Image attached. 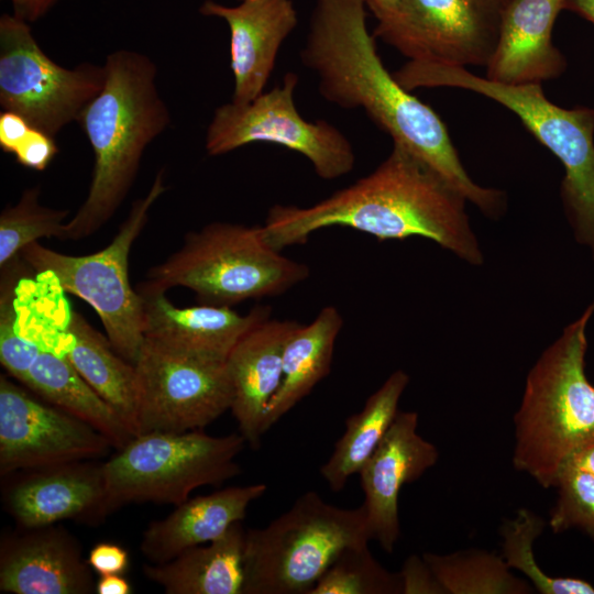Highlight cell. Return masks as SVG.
<instances>
[{"instance_id":"obj_1","label":"cell","mask_w":594,"mask_h":594,"mask_svg":"<svg viewBox=\"0 0 594 594\" xmlns=\"http://www.w3.org/2000/svg\"><path fill=\"white\" fill-rule=\"evenodd\" d=\"M375 38L367 30L363 0H316L300 61L316 74L324 100L363 110L393 144L425 162L486 217H497L505 193L469 176L444 122L386 69Z\"/></svg>"},{"instance_id":"obj_2","label":"cell","mask_w":594,"mask_h":594,"mask_svg":"<svg viewBox=\"0 0 594 594\" xmlns=\"http://www.w3.org/2000/svg\"><path fill=\"white\" fill-rule=\"evenodd\" d=\"M468 200L406 148L393 144L369 175L309 207L275 205L262 231L277 251L311 233L344 227L381 241L429 239L472 265L484 262L465 211Z\"/></svg>"},{"instance_id":"obj_3","label":"cell","mask_w":594,"mask_h":594,"mask_svg":"<svg viewBox=\"0 0 594 594\" xmlns=\"http://www.w3.org/2000/svg\"><path fill=\"white\" fill-rule=\"evenodd\" d=\"M106 81L77 122L94 154L89 190L65 223L63 240H80L101 229L129 194L146 147L170 123L157 88V67L145 54L118 50L105 62Z\"/></svg>"},{"instance_id":"obj_4","label":"cell","mask_w":594,"mask_h":594,"mask_svg":"<svg viewBox=\"0 0 594 594\" xmlns=\"http://www.w3.org/2000/svg\"><path fill=\"white\" fill-rule=\"evenodd\" d=\"M593 314L594 300L541 353L514 417L513 464L544 488L556 487L563 465L594 441V385L585 374Z\"/></svg>"},{"instance_id":"obj_5","label":"cell","mask_w":594,"mask_h":594,"mask_svg":"<svg viewBox=\"0 0 594 594\" xmlns=\"http://www.w3.org/2000/svg\"><path fill=\"white\" fill-rule=\"evenodd\" d=\"M406 90L449 87L484 96L515 113L563 165L561 199L576 242L594 260V108H562L541 85H507L466 67L407 61L394 74Z\"/></svg>"},{"instance_id":"obj_6","label":"cell","mask_w":594,"mask_h":594,"mask_svg":"<svg viewBox=\"0 0 594 594\" xmlns=\"http://www.w3.org/2000/svg\"><path fill=\"white\" fill-rule=\"evenodd\" d=\"M309 274L305 263L266 242L262 226L212 222L186 234L182 248L152 267L141 285L165 293L180 286L199 304L231 307L279 296Z\"/></svg>"},{"instance_id":"obj_7","label":"cell","mask_w":594,"mask_h":594,"mask_svg":"<svg viewBox=\"0 0 594 594\" xmlns=\"http://www.w3.org/2000/svg\"><path fill=\"white\" fill-rule=\"evenodd\" d=\"M370 540L363 505L306 492L267 526L246 529L242 594H308L343 549Z\"/></svg>"},{"instance_id":"obj_8","label":"cell","mask_w":594,"mask_h":594,"mask_svg":"<svg viewBox=\"0 0 594 594\" xmlns=\"http://www.w3.org/2000/svg\"><path fill=\"white\" fill-rule=\"evenodd\" d=\"M246 441L238 431L209 436L201 430L135 436L100 464L110 512L132 503L177 506L196 488L238 476L235 461Z\"/></svg>"},{"instance_id":"obj_9","label":"cell","mask_w":594,"mask_h":594,"mask_svg":"<svg viewBox=\"0 0 594 594\" xmlns=\"http://www.w3.org/2000/svg\"><path fill=\"white\" fill-rule=\"evenodd\" d=\"M161 169L145 196L133 201L112 241L87 255H68L34 242L20 257L32 271L52 275L66 293L97 312L116 352L134 365L144 343L142 297L130 283L129 255L152 206L166 191Z\"/></svg>"},{"instance_id":"obj_10","label":"cell","mask_w":594,"mask_h":594,"mask_svg":"<svg viewBox=\"0 0 594 594\" xmlns=\"http://www.w3.org/2000/svg\"><path fill=\"white\" fill-rule=\"evenodd\" d=\"M106 81L105 65L82 63L65 68L37 44L30 23L16 15L0 18V106L22 116L55 138L77 121Z\"/></svg>"},{"instance_id":"obj_11","label":"cell","mask_w":594,"mask_h":594,"mask_svg":"<svg viewBox=\"0 0 594 594\" xmlns=\"http://www.w3.org/2000/svg\"><path fill=\"white\" fill-rule=\"evenodd\" d=\"M298 76L287 73L279 86L254 100L218 107L207 127L205 148L219 156L255 142L284 146L305 156L322 179L349 174L355 164L350 140L326 120L307 121L295 105Z\"/></svg>"},{"instance_id":"obj_12","label":"cell","mask_w":594,"mask_h":594,"mask_svg":"<svg viewBox=\"0 0 594 594\" xmlns=\"http://www.w3.org/2000/svg\"><path fill=\"white\" fill-rule=\"evenodd\" d=\"M134 369L136 436L201 430L231 409L227 360L174 352L144 339Z\"/></svg>"},{"instance_id":"obj_13","label":"cell","mask_w":594,"mask_h":594,"mask_svg":"<svg viewBox=\"0 0 594 594\" xmlns=\"http://www.w3.org/2000/svg\"><path fill=\"white\" fill-rule=\"evenodd\" d=\"M113 448L92 426L0 377V474L105 457Z\"/></svg>"},{"instance_id":"obj_14","label":"cell","mask_w":594,"mask_h":594,"mask_svg":"<svg viewBox=\"0 0 594 594\" xmlns=\"http://www.w3.org/2000/svg\"><path fill=\"white\" fill-rule=\"evenodd\" d=\"M408 61L486 66L507 0H405Z\"/></svg>"},{"instance_id":"obj_15","label":"cell","mask_w":594,"mask_h":594,"mask_svg":"<svg viewBox=\"0 0 594 594\" xmlns=\"http://www.w3.org/2000/svg\"><path fill=\"white\" fill-rule=\"evenodd\" d=\"M418 414L398 411L382 441L359 471L363 507L372 540L387 553L400 535L398 496L402 487L432 468L439 451L417 431Z\"/></svg>"},{"instance_id":"obj_16","label":"cell","mask_w":594,"mask_h":594,"mask_svg":"<svg viewBox=\"0 0 594 594\" xmlns=\"http://www.w3.org/2000/svg\"><path fill=\"white\" fill-rule=\"evenodd\" d=\"M199 13L223 20L230 30L231 101L244 105L261 94L284 41L298 24L292 0H242L230 7L205 0Z\"/></svg>"},{"instance_id":"obj_17","label":"cell","mask_w":594,"mask_h":594,"mask_svg":"<svg viewBox=\"0 0 594 594\" xmlns=\"http://www.w3.org/2000/svg\"><path fill=\"white\" fill-rule=\"evenodd\" d=\"M144 339L167 350L226 361L239 340L271 317L268 306H256L242 315L229 306L199 304L177 307L165 292L142 285Z\"/></svg>"},{"instance_id":"obj_18","label":"cell","mask_w":594,"mask_h":594,"mask_svg":"<svg viewBox=\"0 0 594 594\" xmlns=\"http://www.w3.org/2000/svg\"><path fill=\"white\" fill-rule=\"evenodd\" d=\"M77 539L62 526L28 529L0 547V591L11 594H90L96 582Z\"/></svg>"},{"instance_id":"obj_19","label":"cell","mask_w":594,"mask_h":594,"mask_svg":"<svg viewBox=\"0 0 594 594\" xmlns=\"http://www.w3.org/2000/svg\"><path fill=\"white\" fill-rule=\"evenodd\" d=\"M564 0H507L485 77L507 85H541L563 74L566 62L552 32Z\"/></svg>"},{"instance_id":"obj_20","label":"cell","mask_w":594,"mask_h":594,"mask_svg":"<svg viewBox=\"0 0 594 594\" xmlns=\"http://www.w3.org/2000/svg\"><path fill=\"white\" fill-rule=\"evenodd\" d=\"M7 506L25 529L67 519L94 524L111 513L101 466L86 461L33 470L10 488Z\"/></svg>"},{"instance_id":"obj_21","label":"cell","mask_w":594,"mask_h":594,"mask_svg":"<svg viewBox=\"0 0 594 594\" xmlns=\"http://www.w3.org/2000/svg\"><path fill=\"white\" fill-rule=\"evenodd\" d=\"M299 324L270 317L250 329L227 358L233 387L230 410L253 449L261 446L264 411L282 383L286 342Z\"/></svg>"},{"instance_id":"obj_22","label":"cell","mask_w":594,"mask_h":594,"mask_svg":"<svg viewBox=\"0 0 594 594\" xmlns=\"http://www.w3.org/2000/svg\"><path fill=\"white\" fill-rule=\"evenodd\" d=\"M266 490L264 483L229 486L186 499L146 527L140 543L142 554L151 563H164L188 548L221 537L245 518L249 505Z\"/></svg>"},{"instance_id":"obj_23","label":"cell","mask_w":594,"mask_h":594,"mask_svg":"<svg viewBox=\"0 0 594 594\" xmlns=\"http://www.w3.org/2000/svg\"><path fill=\"white\" fill-rule=\"evenodd\" d=\"M56 349L85 382L124 420L136 436V374L108 338L78 312H70L57 333Z\"/></svg>"},{"instance_id":"obj_24","label":"cell","mask_w":594,"mask_h":594,"mask_svg":"<svg viewBox=\"0 0 594 594\" xmlns=\"http://www.w3.org/2000/svg\"><path fill=\"white\" fill-rule=\"evenodd\" d=\"M245 531L242 521L235 522L210 542L145 564L143 573L167 594H242Z\"/></svg>"},{"instance_id":"obj_25","label":"cell","mask_w":594,"mask_h":594,"mask_svg":"<svg viewBox=\"0 0 594 594\" xmlns=\"http://www.w3.org/2000/svg\"><path fill=\"white\" fill-rule=\"evenodd\" d=\"M342 326L340 311L326 306L310 323H300L289 337L283 354L282 383L264 411L263 433L329 375Z\"/></svg>"},{"instance_id":"obj_26","label":"cell","mask_w":594,"mask_h":594,"mask_svg":"<svg viewBox=\"0 0 594 594\" xmlns=\"http://www.w3.org/2000/svg\"><path fill=\"white\" fill-rule=\"evenodd\" d=\"M23 384L47 403L96 428L117 450L135 437L116 410L85 382L68 359L47 343H42V350Z\"/></svg>"},{"instance_id":"obj_27","label":"cell","mask_w":594,"mask_h":594,"mask_svg":"<svg viewBox=\"0 0 594 594\" xmlns=\"http://www.w3.org/2000/svg\"><path fill=\"white\" fill-rule=\"evenodd\" d=\"M408 383L406 372H393L366 399L363 409L345 420L343 435L320 466V474L331 491H341L375 451L398 413V403Z\"/></svg>"},{"instance_id":"obj_28","label":"cell","mask_w":594,"mask_h":594,"mask_svg":"<svg viewBox=\"0 0 594 594\" xmlns=\"http://www.w3.org/2000/svg\"><path fill=\"white\" fill-rule=\"evenodd\" d=\"M446 594H530L534 586L510 572L502 556L482 549L425 552Z\"/></svg>"},{"instance_id":"obj_29","label":"cell","mask_w":594,"mask_h":594,"mask_svg":"<svg viewBox=\"0 0 594 594\" xmlns=\"http://www.w3.org/2000/svg\"><path fill=\"white\" fill-rule=\"evenodd\" d=\"M544 520L527 508L517 510L515 517L501 526L502 557L510 569L525 574L534 588L541 594H594V585L573 576H551L537 563L534 542L544 529Z\"/></svg>"},{"instance_id":"obj_30","label":"cell","mask_w":594,"mask_h":594,"mask_svg":"<svg viewBox=\"0 0 594 594\" xmlns=\"http://www.w3.org/2000/svg\"><path fill=\"white\" fill-rule=\"evenodd\" d=\"M40 186L26 188L19 201L0 215V266L20 256L28 245L43 238L63 240L69 210L46 207L40 202Z\"/></svg>"},{"instance_id":"obj_31","label":"cell","mask_w":594,"mask_h":594,"mask_svg":"<svg viewBox=\"0 0 594 594\" xmlns=\"http://www.w3.org/2000/svg\"><path fill=\"white\" fill-rule=\"evenodd\" d=\"M402 579L386 570L369 543L343 549L308 594H399Z\"/></svg>"},{"instance_id":"obj_32","label":"cell","mask_w":594,"mask_h":594,"mask_svg":"<svg viewBox=\"0 0 594 594\" xmlns=\"http://www.w3.org/2000/svg\"><path fill=\"white\" fill-rule=\"evenodd\" d=\"M1 267L0 289V362L18 381L24 383L28 373L42 350V343L22 333L15 300L14 279L18 260Z\"/></svg>"},{"instance_id":"obj_33","label":"cell","mask_w":594,"mask_h":594,"mask_svg":"<svg viewBox=\"0 0 594 594\" xmlns=\"http://www.w3.org/2000/svg\"><path fill=\"white\" fill-rule=\"evenodd\" d=\"M556 487L558 499L550 512V529L556 534L579 529L594 539V475L568 462Z\"/></svg>"},{"instance_id":"obj_34","label":"cell","mask_w":594,"mask_h":594,"mask_svg":"<svg viewBox=\"0 0 594 594\" xmlns=\"http://www.w3.org/2000/svg\"><path fill=\"white\" fill-rule=\"evenodd\" d=\"M377 20L373 35L402 51L408 30L405 0H363Z\"/></svg>"},{"instance_id":"obj_35","label":"cell","mask_w":594,"mask_h":594,"mask_svg":"<svg viewBox=\"0 0 594 594\" xmlns=\"http://www.w3.org/2000/svg\"><path fill=\"white\" fill-rule=\"evenodd\" d=\"M57 152L58 147L54 138L33 127L13 155L22 166L43 170L50 165Z\"/></svg>"},{"instance_id":"obj_36","label":"cell","mask_w":594,"mask_h":594,"mask_svg":"<svg viewBox=\"0 0 594 594\" xmlns=\"http://www.w3.org/2000/svg\"><path fill=\"white\" fill-rule=\"evenodd\" d=\"M402 594H446L424 557L409 556L399 572Z\"/></svg>"},{"instance_id":"obj_37","label":"cell","mask_w":594,"mask_h":594,"mask_svg":"<svg viewBox=\"0 0 594 594\" xmlns=\"http://www.w3.org/2000/svg\"><path fill=\"white\" fill-rule=\"evenodd\" d=\"M87 561L99 575L122 574L129 565V554L118 544L100 542L90 550Z\"/></svg>"},{"instance_id":"obj_38","label":"cell","mask_w":594,"mask_h":594,"mask_svg":"<svg viewBox=\"0 0 594 594\" xmlns=\"http://www.w3.org/2000/svg\"><path fill=\"white\" fill-rule=\"evenodd\" d=\"M33 127L22 116L4 111L0 113V147L13 154Z\"/></svg>"},{"instance_id":"obj_39","label":"cell","mask_w":594,"mask_h":594,"mask_svg":"<svg viewBox=\"0 0 594 594\" xmlns=\"http://www.w3.org/2000/svg\"><path fill=\"white\" fill-rule=\"evenodd\" d=\"M13 14L32 23L45 15L57 0H9Z\"/></svg>"},{"instance_id":"obj_40","label":"cell","mask_w":594,"mask_h":594,"mask_svg":"<svg viewBox=\"0 0 594 594\" xmlns=\"http://www.w3.org/2000/svg\"><path fill=\"white\" fill-rule=\"evenodd\" d=\"M98 594H130L131 585L121 574L100 575L96 582Z\"/></svg>"},{"instance_id":"obj_41","label":"cell","mask_w":594,"mask_h":594,"mask_svg":"<svg viewBox=\"0 0 594 594\" xmlns=\"http://www.w3.org/2000/svg\"><path fill=\"white\" fill-rule=\"evenodd\" d=\"M568 462L586 470L594 475V441L579 449Z\"/></svg>"},{"instance_id":"obj_42","label":"cell","mask_w":594,"mask_h":594,"mask_svg":"<svg viewBox=\"0 0 594 594\" xmlns=\"http://www.w3.org/2000/svg\"><path fill=\"white\" fill-rule=\"evenodd\" d=\"M563 9L594 24V0H564Z\"/></svg>"},{"instance_id":"obj_43","label":"cell","mask_w":594,"mask_h":594,"mask_svg":"<svg viewBox=\"0 0 594 594\" xmlns=\"http://www.w3.org/2000/svg\"><path fill=\"white\" fill-rule=\"evenodd\" d=\"M238 1H242V0H238Z\"/></svg>"}]
</instances>
